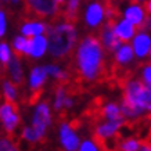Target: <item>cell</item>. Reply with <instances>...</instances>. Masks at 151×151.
Returning <instances> with one entry per match:
<instances>
[{
  "label": "cell",
  "mask_w": 151,
  "mask_h": 151,
  "mask_svg": "<svg viewBox=\"0 0 151 151\" xmlns=\"http://www.w3.org/2000/svg\"><path fill=\"white\" fill-rule=\"evenodd\" d=\"M76 82H93L110 78V68L104 57V47L99 37H83L76 51Z\"/></svg>",
  "instance_id": "1"
},
{
  "label": "cell",
  "mask_w": 151,
  "mask_h": 151,
  "mask_svg": "<svg viewBox=\"0 0 151 151\" xmlns=\"http://www.w3.org/2000/svg\"><path fill=\"white\" fill-rule=\"evenodd\" d=\"M121 111L126 118H137L144 111L151 112V92L142 81L130 79L124 85Z\"/></svg>",
  "instance_id": "2"
},
{
  "label": "cell",
  "mask_w": 151,
  "mask_h": 151,
  "mask_svg": "<svg viewBox=\"0 0 151 151\" xmlns=\"http://www.w3.org/2000/svg\"><path fill=\"white\" fill-rule=\"evenodd\" d=\"M49 51L54 58H64L71 54L76 42V31L72 24H53L47 25Z\"/></svg>",
  "instance_id": "3"
},
{
  "label": "cell",
  "mask_w": 151,
  "mask_h": 151,
  "mask_svg": "<svg viewBox=\"0 0 151 151\" xmlns=\"http://www.w3.org/2000/svg\"><path fill=\"white\" fill-rule=\"evenodd\" d=\"M60 7L55 0H24V14L27 18L45 19L51 15H57Z\"/></svg>",
  "instance_id": "4"
},
{
  "label": "cell",
  "mask_w": 151,
  "mask_h": 151,
  "mask_svg": "<svg viewBox=\"0 0 151 151\" xmlns=\"http://www.w3.org/2000/svg\"><path fill=\"white\" fill-rule=\"evenodd\" d=\"M115 22H110L107 21L104 25H101L97 31L99 35V40L101 42V45L107 51H118L119 47L124 43L119 40L118 36L115 35Z\"/></svg>",
  "instance_id": "5"
},
{
  "label": "cell",
  "mask_w": 151,
  "mask_h": 151,
  "mask_svg": "<svg viewBox=\"0 0 151 151\" xmlns=\"http://www.w3.org/2000/svg\"><path fill=\"white\" fill-rule=\"evenodd\" d=\"M0 119L3 122L6 132L9 134H13L14 129L19 124V115H18V107L15 103L4 101L0 104Z\"/></svg>",
  "instance_id": "6"
},
{
  "label": "cell",
  "mask_w": 151,
  "mask_h": 151,
  "mask_svg": "<svg viewBox=\"0 0 151 151\" xmlns=\"http://www.w3.org/2000/svg\"><path fill=\"white\" fill-rule=\"evenodd\" d=\"M51 124V116H50V110H49V105L47 103H40L37 105L35 115H33V121H32V128L35 129L39 140L45 137L46 134V129L47 126Z\"/></svg>",
  "instance_id": "7"
},
{
  "label": "cell",
  "mask_w": 151,
  "mask_h": 151,
  "mask_svg": "<svg viewBox=\"0 0 151 151\" xmlns=\"http://www.w3.org/2000/svg\"><path fill=\"white\" fill-rule=\"evenodd\" d=\"M104 17L105 14L103 0H93L90 3H87L86 11H85V21H86L87 27L99 29L101 27V22H103Z\"/></svg>",
  "instance_id": "8"
},
{
  "label": "cell",
  "mask_w": 151,
  "mask_h": 151,
  "mask_svg": "<svg viewBox=\"0 0 151 151\" xmlns=\"http://www.w3.org/2000/svg\"><path fill=\"white\" fill-rule=\"evenodd\" d=\"M132 49L134 51V55L139 58H144L150 54L151 50V37L147 32H139L133 37Z\"/></svg>",
  "instance_id": "9"
},
{
  "label": "cell",
  "mask_w": 151,
  "mask_h": 151,
  "mask_svg": "<svg viewBox=\"0 0 151 151\" xmlns=\"http://www.w3.org/2000/svg\"><path fill=\"white\" fill-rule=\"evenodd\" d=\"M60 136H61V144L64 146L67 151H75L79 147V139L73 133L72 128L69 124H63L60 129Z\"/></svg>",
  "instance_id": "10"
},
{
  "label": "cell",
  "mask_w": 151,
  "mask_h": 151,
  "mask_svg": "<svg viewBox=\"0 0 151 151\" xmlns=\"http://www.w3.org/2000/svg\"><path fill=\"white\" fill-rule=\"evenodd\" d=\"M133 55H134V51H133L132 46H130V45L124 43L122 46L119 47V50L116 51L115 58H114V63L111 64V67H112V68L125 69V68H126V65L132 63Z\"/></svg>",
  "instance_id": "11"
},
{
  "label": "cell",
  "mask_w": 151,
  "mask_h": 151,
  "mask_svg": "<svg viewBox=\"0 0 151 151\" xmlns=\"http://www.w3.org/2000/svg\"><path fill=\"white\" fill-rule=\"evenodd\" d=\"M125 19L129 21L130 24H133L136 28H139L143 24V21L146 19V10L144 7L140 4H130L128 6L124 11Z\"/></svg>",
  "instance_id": "12"
},
{
  "label": "cell",
  "mask_w": 151,
  "mask_h": 151,
  "mask_svg": "<svg viewBox=\"0 0 151 151\" xmlns=\"http://www.w3.org/2000/svg\"><path fill=\"white\" fill-rule=\"evenodd\" d=\"M115 35L118 36V39L122 43H128L133 37V35L136 33V27L130 24L126 19H119L118 22L115 24Z\"/></svg>",
  "instance_id": "13"
},
{
  "label": "cell",
  "mask_w": 151,
  "mask_h": 151,
  "mask_svg": "<svg viewBox=\"0 0 151 151\" xmlns=\"http://www.w3.org/2000/svg\"><path fill=\"white\" fill-rule=\"evenodd\" d=\"M46 78H47L46 68L45 67H35L31 71V75H29V86H31V90L32 92L42 90V86H43V83L46 82Z\"/></svg>",
  "instance_id": "14"
},
{
  "label": "cell",
  "mask_w": 151,
  "mask_h": 151,
  "mask_svg": "<svg viewBox=\"0 0 151 151\" xmlns=\"http://www.w3.org/2000/svg\"><path fill=\"white\" fill-rule=\"evenodd\" d=\"M46 31H47V25H45L43 22H39V21H29V22L24 24L21 27V33L27 37L40 36L42 33H45Z\"/></svg>",
  "instance_id": "15"
},
{
  "label": "cell",
  "mask_w": 151,
  "mask_h": 151,
  "mask_svg": "<svg viewBox=\"0 0 151 151\" xmlns=\"http://www.w3.org/2000/svg\"><path fill=\"white\" fill-rule=\"evenodd\" d=\"M101 115L107 121H121V122H125L124 114H122L121 108L115 103H107V104L103 105Z\"/></svg>",
  "instance_id": "16"
},
{
  "label": "cell",
  "mask_w": 151,
  "mask_h": 151,
  "mask_svg": "<svg viewBox=\"0 0 151 151\" xmlns=\"http://www.w3.org/2000/svg\"><path fill=\"white\" fill-rule=\"evenodd\" d=\"M9 71L10 75L13 78L14 83L18 86V85H22L24 82V73H22V67H21V63H19V57L14 54L11 57L9 63Z\"/></svg>",
  "instance_id": "17"
},
{
  "label": "cell",
  "mask_w": 151,
  "mask_h": 151,
  "mask_svg": "<svg viewBox=\"0 0 151 151\" xmlns=\"http://www.w3.org/2000/svg\"><path fill=\"white\" fill-rule=\"evenodd\" d=\"M49 42L45 36H35L31 39V57L33 58H40L47 50Z\"/></svg>",
  "instance_id": "18"
},
{
  "label": "cell",
  "mask_w": 151,
  "mask_h": 151,
  "mask_svg": "<svg viewBox=\"0 0 151 151\" xmlns=\"http://www.w3.org/2000/svg\"><path fill=\"white\" fill-rule=\"evenodd\" d=\"M14 51L15 55H31V39H27V36H17L14 39Z\"/></svg>",
  "instance_id": "19"
},
{
  "label": "cell",
  "mask_w": 151,
  "mask_h": 151,
  "mask_svg": "<svg viewBox=\"0 0 151 151\" xmlns=\"http://www.w3.org/2000/svg\"><path fill=\"white\" fill-rule=\"evenodd\" d=\"M79 1H81V0H69L68 1V7H67V10L63 13V19H65V22L75 24L78 21Z\"/></svg>",
  "instance_id": "20"
},
{
  "label": "cell",
  "mask_w": 151,
  "mask_h": 151,
  "mask_svg": "<svg viewBox=\"0 0 151 151\" xmlns=\"http://www.w3.org/2000/svg\"><path fill=\"white\" fill-rule=\"evenodd\" d=\"M3 92H4L6 101L15 103V100H17V89H15V86L10 81H4L3 82Z\"/></svg>",
  "instance_id": "21"
},
{
  "label": "cell",
  "mask_w": 151,
  "mask_h": 151,
  "mask_svg": "<svg viewBox=\"0 0 151 151\" xmlns=\"http://www.w3.org/2000/svg\"><path fill=\"white\" fill-rule=\"evenodd\" d=\"M11 60V54H10V47L7 43L1 42L0 43V64L9 67V63Z\"/></svg>",
  "instance_id": "22"
},
{
  "label": "cell",
  "mask_w": 151,
  "mask_h": 151,
  "mask_svg": "<svg viewBox=\"0 0 151 151\" xmlns=\"http://www.w3.org/2000/svg\"><path fill=\"white\" fill-rule=\"evenodd\" d=\"M142 143L134 140V139H128L119 144V151H139Z\"/></svg>",
  "instance_id": "23"
},
{
  "label": "cell",
  "mask_w": 151,
  "mask_h": 151,
  "mask_svg": "<svg viewBox=\"0 0 151 151\" xmlns=\"http://www.w3.org/2000/svg\"><path fill=\"white\" fill-rule=\"evenodd\" d=\"M0 151H18L9 137L0 139Z\"/></svg>",
  "instance_id": "24"
},
{
  "label": "cell",
  "mask_w": 151,
  "mask_h": 151,
  "mask_svg": "<svg viewBox=\"0 0 151 151\" xmlns=\"http://www.w3.org/2000/svg\"><path fill=\"white\" fill-rule=\"evenodd\" d=\"M22 137L25 139V140H28V142H36V140H39V137H37L36 132H35V129L33 128H25L22 130Z\"/></svg>",
  "instance_id": "25"
},
{
  "label": "cell",
  "mask_w": 151,
  "mask_h": 151,
  "mask_svg": "<svg viewBox=\"0 0 151 151\" xmlns=\"http://www.w3.org/2000/svg\"><path fill=\"white\" fill-rule=\"evenodd\" d=\"M143 79L147 85L151 86V64H144V69H143Z\"/></svg>",
  "instance_id": "26"
},
{
  "label": "cell",
  "mask_w": 151,
  "mask_h": 151,
  "mask_svg": "<svg viewBox=\"0 0 151 151\" xmlns=\"http://www.w3.org/2000/svg\"><path fill=\"white\" fill-rule=\"evenodd\" d=\"M147 31H151V15H147L143 24L139 27V32H147Z\"/></svg>",
  "instance_id": "27"
},
{
  "label": "cell",
  "mask_w": 151,
  "mask_h": 151,
  "mask_svg": "<svg viewBox=\"0 0 151 151\" xmlns=\"http://www.w3.org/2000/svg\"><path fill=\"white\" fill-rule=\"evenodd\" d=\"M81 151H99V148L92 142H83L81 146Z\"/></svg>",
  "instance_id": "28"
},
{
  "label": "cell",
  "mask_w": 151,
  "mask_h": 151,
  "mask_svg": "<svg viewBox=\"0 0 151 151\" xmlns=\"http://www.w3.org/2000/svg\"><path fill=\"white\" fill-rule=\"evenodd\" d=\"M6 32V15L3 11H0V36H3Z\"/></svg>",
  "instance_id": "29"
},
{
  "label": "cell",
  "mask_w": 151,
  "mask_h": 151,
  "mask_svg": "<svg viewBox=\"0 0 151 151\" xmlns=\"http://www.w3.org/2000/svg\"><path fill=\"white\" fill-rule=\"evenodd\" d=\"M144 10H146V13H148L151 15V0H147V1H144Z\"/></svg>",
  "instance_id": "30"
},
{
  "label": "cell",
  "mask_w": 151,
  "mask_h": 151,
  "mask_svg": "<svg viewBox=\"0 0 151 151\" xmlns=\"http://www.w3.org/2000/svg\"><path fill=\"white\" fill-rule=\"evenodd\" d=\"M140 143H142V151H151L150 143H144V142H140Z\"/></svg>",
  "instance_id": "31"
},
{
  "label": "cell",
  "mask_w": 151,
  "mask_h": 151,
  "mask_svg": "<svg viewBox=\"0 0 151 151\" xmlns=\"http://www.w3.org/2000/svg\"><path fill=\"white\" fill-rule=\"evenodd\" d=\"M143 142H144V143H150V144H151V128H150V133H148V136H147Z\"/></svg>",
  "instance_id": "32"
},
{
  "label": "cell",
  "mask_w": 151,
  "mask_h": 151,
  "mask_svg": "<svg viewBox=\"0 0 151 151\" xmlns=\"http://www.w3.org/2000/svg\"><path fill=\"white\" fill-rule=\"evenodd\" d=\"M64 1H65V0H55V3H57V6H58V7L64 4Z\"/></svg>",
  "instance_id": "33"
},
{
  "label": "cell",
  "mask_w": 151,
  "mask_h": 151,
  "mask_svg": "<svg viewBox=\"0 0 151 151\" xmlns=\"http://www.w3.org/2000/svg\"><path fill=\"white\" fill-rule=\"evenodd\" d=\"M142 1H147V0H132L133 4H139V3H142Z\"/></svg>",
  "instance_id": "34"
},
{
  "label": "cell",
  "mask_w": 151,
  "mask_h": 151,
  "mask_svg": "<svg viewBox=\"0 0 151 151\" xmlns=\"http://www.w3.org/2000/svg\"><path fill=\"white\" fill-rule=\"evenodd\" d=\"M11 1H13V3H18L19 0H11Z\"/></svg>",
  "instance_id": "35"
},
{
  "label": "cell",
  "mask_w": 151,
  "mask_h": 151,
  "mask_svg": "<svg viewBox=\"0 0 151 151\" xmlns=\"http://www.w3.org/2000/svg\"><path fill=\"white\" fill-rule=\"evenodd\" d=\"M4 1H6V3H7V1H9V0H4Z\"/></svg>",
  "instance_id": "36"
},
{
  "label": "cell",
  "mask_w": 151,
  "mask_h": 151,
  "mask_svg": "<svg viewBox=\"0 0 151 151\" xmlns=\"http://www.w3.org/2000/svg\"><path fill=\"white\" fill-rule=\"evenodd\" d=\"M150 57H151V50H150Z\"/></svg>",
  "instance_id": "37"
},
{
  "label": "cell",
  "mask_w": 151,
  "mask_h": 151,
  "mask_svg": "<svg viewBox=\"0 0 151 151\" xmlns=\"http://www.w3.org/2000/svg\"><path fill=\"white\" fill-rule=\"evenodd\" d=\"M150 92H151V87H150Z\"/></svg>",
  "instance_id": "38"
},
{
  "label": "cell",
  "mask_w": 151,
  "mask_h": 151,
  "mask_svg": "<svg viewBox=\"0 0 151 151\" xmlns=\"http://www.w3.org/2000/svg\"><path fill=\"white\" fill-rule=\"evenodd\" d=\"M130 1H132V0H130Z\"/></svg>",
  "instance_id": "39"
}]
</instances>
